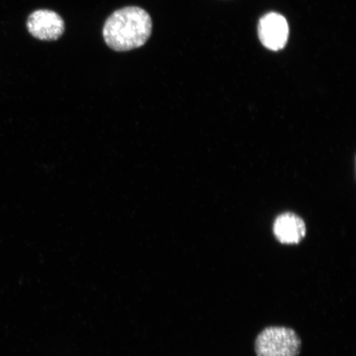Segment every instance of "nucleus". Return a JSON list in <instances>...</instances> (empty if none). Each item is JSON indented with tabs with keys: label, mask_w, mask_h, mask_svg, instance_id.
<instances>
[{
	"label": "nucleus",
	"mask_w": 356,
	"mask_h": 356,
	"mask_svg": "<svg viewBox=\"0 0 356 356\" xmlns=\"http://www.w3.org/2000/svg\"><path fill=\"white\" fill-rule=\"evenodd\" d=\"M152 19L140 7H124L106 19L102 35L106 44L115 51H128L139 48L152 33Z\"/></svg>",
	"instance_id": "1"
},
{
	"label": "nucleus",
	"mask_w": 356,
	"mask_h": 356,
	"mask_svg": "<svg viewBox=\"0 0 356 356\" xmlns=\"http://www.w3.org/2000/svg\"><path fill=\"white\" fill-rule=\"evenodd\" d=\"M255 350L257 356H297L301 350V340L293 329L270 327L258 335Z\"/></svg>",
	"instance_id": "2"
},
{
	"label": "nucleus",
	"mask_w": 356,
	"mask_h": 356,
	"mask_svg": "<svg viewBox=\"0 0 356 356\" xmlns=\"http://www.w3.org/2000/svg\"><path fill=\"white\" fill-rule=\"evenodd\" d=\"M31 35L41 41H56L65 33V22L57 13L39 10L31 13L26 22Z\"/></svg>",
	"instance_id": "3"
},
{
	"label": "nucleus",
	"mask_w": 356,
	"mask_h": 356,
	"mask_svg": "<svg viewBox=\"0 0 356 356\" xmlns=\"http://www.w3.org/2000/svg\"><path fill=\"white\" fill-rule=\"evenodd\" d=\"M289 25L286 19L277 13H269L261 17L258 24V35L264 46L269 50H282L288 41Z\"/></svg>",
	"instance_id": "4"
},
{
	"label": "nucleus",
	"mask_w": 356,
	"mask_h": 356,
	"mask_svg": "<svg viewBox=\"0 0 356 356\" xmlns=\"http://www.w3.org/2000/svg\"><path fill=\"white\" fill-rule=\"evenodd\" d=\"M273 230L279 241L286 244L299 243L306 234L305 221L293 213L280 216L274 222Z\"/></svg>",
	"instance_id": "5"
}]
</instances>
